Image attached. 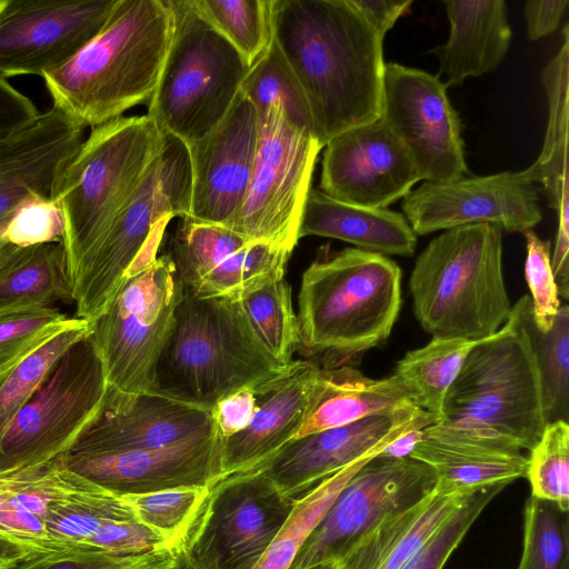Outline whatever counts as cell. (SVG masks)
Instances as JSON below:
<instances>
[{"label":"cell","instance_id":"cell-1","mask_svg":"<svg viewBox=\"0 0 569 569\" xmlns=\"http://www.w3.org/2000/svg\"><path fill=\"white\" fill-rule=\"evenodd\" d=\"M271 17L272 39L307 98L322 148L380 119L383 39L349 0H271Z\"/></svg>","mask_w":569,"mask_h":569},{"label":"cell","instance_id":"cell-2","mask_svg":"<svg viewBox=\"0 0 569 569\" xmlns=\"http://www.w3.org/2000/svg\"><path fill=\"white\" fill-rule=\"evenodd\" d=\"M172 31L167 0H117L101 30L43 77L52 107L79 126L94 128L149 102Z\"/></svg>","mask_w":569,"mask_h":569},{"label":"cell","instance_id":"cell-3","mask_svg":"<svg viewBox=\"0 0 569 569\" xmlns=\"http://www.w3.org/2000/svg\"><path fill=\"white\" fill-rule=\"evenodd\" d=\"M401 278L387 256L322 248L301 278L300 348L320 368L352 366L389 338L402 303Z\"/></svg>","mask_w":569,"mask_h":569},{"label":"cell","instance_id":"cell-4","mask_svg":"<svg viewBox=\"0 0 569 569\" xmlns=\"http://www.w3.org/2000/svg\"><path fill=\"white\" fill-rule=\"evenodd\" d=\"M530 296L505 325L476 341L451 383L437 423L531 450L547 425L530 318Z\"/></svg>","mask_w":569,"mask_h":569},{"label":"cell","instance_id":"cell-5","mask_svg":"<svg viewBox=\"0 0 569 569\" xmlns=\"http://www.w3.org/2000/svg\"><path fill=\"white\" fill-rule=\"evenodd\" d=\"M239 300L199 298L183 290L154 373L153 390L212 409L224 396L279 377Z\"/></svg>","mask_w":569,"mask_h":569},{"label":"cell","instance_id":"cell-6","mask_svg":"<svg viewBox=\"0 0 569 569\" xmlns=\"http://www.w3.org/2000/svg\"><path fill=\"white\" fill-rule=\"evenodd\" d=\"M413 312L432 337L479 341L508 320L502 232L489 224L443 230L418 256L409 278Z\"/></svg>","mask_w":569,"mask_h":569},{"label":"cell","instance_id":"cell-7","mask_svg":"<svg viewBox=\"0 0 569 569\" xmlns=\"http://www.w3.org/2000/svg\"><path fill=\"white\" fill-rule=\"evenodd\" d=\"M166 134L148 116L92 128L64 169L57 193L71 286L114 218L162 152Z\"/></svg>","mask_w":569,"mask_h":569},{"label":"cell","instance_id":"cell-8","mask_svg":"<svg viewBox=\"0 0 569 569\" xmlns=\"http://www.w3.org/2000/svg\"><path fill=\"white\" fill-rule=\"evenodd\" d=\"M190 192L187 146L167 134L162 152L72 286L76 318L94 321L108 309L127 276L157 258L166 224L173 217L188 214Z\"/></svg>","mask_w":569,"mask_h":569},{"label":"cell","instance_id":"cell-9","mask_svg":"<svg viewBox=\"0 0 569 569\" xmlns=\"http://www.w3.org/2000/svg\"><path fill=\"white\" fill-rule=\"evenodd\" d=\"M167 3L172 38L147 114L162 133L189 144L222 120L250 67L191 0Z\"/></svg>","mask_w":569,"mask_h":569},{"label":"cell","instance_id":"cell-10","mask_svg":"<svg viewBox=\"0 0 569 569\" xmlns=\"http://www.w3.org/2000/svg\"><path fill=\"white\" fill-rule=\"evenodd\" d=\"M90 332L71 346L0 437V476L42 467L63 455L100 412L108 393Z\"/></svg>","mask_w":569,"mask_h":569},{"label":"cell","instance_id":"cell-11","mask_svg":"<svg viewBox=\"0 0 569 569\" xmlns=\"http://www.w3.org/2000/svg\"><path fill=\"white\" fill-rule=\"evenodd\" d=\"M183 296L170 254L128 276L108 309L90 322L109 390L122 396L153 391L154 373Z\"/></svg>","mask_w":569,"mask_h":569},{"label":"cell","instance_id":"cell-12","mask_svg":"<svg viewBox=\"0 0 569 569\" xmlns=\"http://www.w3.org/2000/svg\"><path fill=\"white\" fill-rule=\"evenodd\" d=\"M258 120L251 179L240 207L223 227L248 242L264 241L292 251L322 146L277 106Z\"/></svg>","mask_w":569,"mask_h":569},{"label":"cell","instance_id":"cell-13","mask_svg":"<svg viewBox=\"0 0 569 569\" xmlns=\"http://www.w3.org/2000/svg\"><path fill=\"white\" fill-rule=\"evenodd\" d=\"M295 501L259 471L222 478L210 487L182 547L200 569H253Z\"/></svg>","mask_w":569,"mask_h":569},{"label":"cell","instance_id":"cell-14","mask_svg":"<svg viewBox=\"0 0 569 569\" xmlns=\"http://www.w3.org/2000/svg\"><path fill=\"white\" fill-rule=\"evenodd\" d=\"M435 486L436 476L428 465L377 455L346 483L290 569L338 565L379 523L417 506Z\"/></svg>","mask_w":569,"mask_h":569},{"label":"cell","instance_id":"cell-15","mask_svg":"<svg viewBox=\"0 0 569 569\" xmlns=\"http://www.w3.org/2000/svg\"><path fill=\"white\" fill-rule=\"evenodd\" d=\"M380 119L403 147L421 180L446 183L468 173L460 118L439 76L386 63Z\"/></svg>","mask_w":569,"mask_h":569},{"label":"cell","instance_id":"cell-16","mask_svg":"<svg viewBox=\"0 0 569 569\" xmlns=\"http://www.w3.org/2000/svg\"><path fill=\"white\" fill-rule=\"evenodd\" d=\"M117 0L0 1V76L44 77L103 27Z\"/></svg>","mask_w":569,"mask_h":569},{"label":"cell","instance_id":"cell-17","mask_svg":"<svg viewBox=\"0 0 569 569\" xmlns=\"http://www.w3.org/2000/svg\"><path fill=\"white\" fill-rule=\"evenodd\" d=\"M401 208L417 236L478 223L525 233L542 219L537 189L521 171L426 181L402 198Z\"/></svg>","mask_w":569,"mask_h":569},{"label":"cell","instance_id":"cell-18","mask_svg":"<svg viewBox=\"0 0 569 569\" xmlns=\"http://www.w3.org/2000/svg\"><path fill=\"white\" fill-rule=\"evenodd\" d=\"M437 422L428 411L409 405L292 439L250 471L261 472L281 493L298 499L356 460L380 453L403 432Z\"/></svg>","mask_w":569,"mask_h":569},{"label":"cell","instance_id":"cell-19","mask_svg":"<svg viewBox=\"0 0 569 569\" xmlns=\"http://www.w3.org/2000/svg\"><path fill=\"white\" fill-rule=\"evenodd\" d=\"M221 449L222 439L214 432L159 449L66 452L58 459L107 491L136 495L213 486L222 478Z\"/></svg>","mask_w":569,"mask_h":569},{"label":"cell","instance_id":"cell-20","mask_svg":"<svg viewBox=\"0 0 569 569\" xmlns=\"http://www.w3.org/2000/svg\"><path fill=\"white\" fill-rule=\"evenodd\" d=\"M410 157L381 119L347 130L326 146L320 189L362 208H387L420 181Z\"/></svg>","mask_w":569,"mask_h":569},{"label":"cell","instance_id":"cell-21","mask_svg":"<svg viewBox=\"0 0 569 569\" xmlns=\"http://www.w3.org/2000/svg\"><path fill=\"white\" fill-rule=\"evenodd\" d=\"M259 139L256 109L239 91L222 120L187 146L191 192L187 218L223 226L240 207Z\"/></svg>","mask_w":569,"mask_h":569},{"label":"cell","instance_id":"cell-22","mask_svg":"<svg viewBox=\"0 0 569 569\" xmlns=\"http://www.w3.org/2000/svg\"><path fill=\"white\" fill-rule=\"evenodd\" d=\"M214 432L212 409L154 390L122 397L108 389L100 412L66 452L159 449Z\"/></svg>","mask_w":569,"mask_h":569},{"label":"cell","instance_id":"cell-23","mask_svg":"<svg viewBox=\"0 0 569 569\" xmlns=\"http://www.w3.org/2000/svg\"><path fill=\"white\" fill-rule=\"evenodd\" d=\"M83 130L52 107L0 138V219L34 197L56 201L62 173L83 142Z\"/></svg>","mask_w":569,"mask_h":569},{"label":"cell","instance_id":"cell-24","mask_svg":"<svg viewBox=\"0 0 569 569\" xmlns=\"http://www.w3.org/2000/svg\"><path fill=\"white\" fill-rule=\"evenodd\" d=\"M320 370L312 360H295L261 387L249 426L222 440V478L253 470L297 437L311 408Z\"/></svg>","mask_w":569,"mask_h":569},{"label":"cell","instance_id":"cell-25","mask_svg":"<svg viewBox=\"0 0 569 569\" xmlns=\"http://www.w3.org/2000/svg\"><path fill=\"white\" fill-rule=\"evenodd\" d=\"M521 451L505 442L433 423L423 428V437L409 458L433 470L436 495L452 496L509 485L526 477L528 459Z\"/></svg>","mask_w":569,"mask_h":569},{"label":"cell","instance_id":"cell-26","mask_svg":"<svg viewBox=\"0 0 569 569\" xmlns=\"http://www.w3.org/2000/svg\"><path fill=\"white\" fill-rule=\"evenodd\" d=\"M450 23L448 41L430 51L439 60L445 86L461 84L469 77L491 72L510 47L511 28L503 0H446Z\"/></svg>","mask_w":569,"mask_h":569},{"label":"cell","instance_id":"cell-27","mask_svg":"<svg viewBox=\"0 0 569 569\" xmlns=\"http://www.w3.org/2000/svg\"><path fill=\"white\" fill-rule=\"evenodd\" d=\"M299 240L319 236L346 241L380 254L413 256L417 234L402 213L362 208L310 189L299 227Z\"/></svg>","mask_w":569,"mask_h":569},{"label":"cell","instance_id":"cell-28","mask_svg":"<svg viewBox=\"0 0 569 569\" xmlns=\"http://www.w3.org/2000/svg\"><path fill=\"white\" fill-rule=\"evenodd\" d=\"M91 485L58 458L39 468L0 476V533L41 552L62 550L49 538V511L58 500Z\"/></svg>","mask_w":569,"mask_h":569},{"label":"cell","instance_id":"cell-29","mask_svg":"<svg viewBox=\"0 0 569 569\" xmlns=\"http://www.w3.org/2000/svg\"><path fill=\"white\" fill-rule=\"evenodd\" d=\"M409 405H413L410 393L395 373L376 379L353 366L321 368L311 408L296 438Z\"/></svg>","mask_w":569,"mask_h":569},{"label":"cell","instance_id":"cell-30","mask_svg":"<svg viewBox=\"0 0 569 569\" xmlns=\"http://www.w3.org/2000/svg\"><path fill=\"white\" fill-rule=\"evenodd\" d=\"M542 84L548 99L545 142L537 160L522 170L531 183L540 184L549 207L557 211L558 223L569 222L568 91L569 26L562 29V44L543 68Z\"/></svg>","mask_w":569,"mask_h":569},{"label":"cell","instance_id":"cell-31","mask_svg":"<svg viewBox=\"0 0 569 569\" xmlns=\"http://www.w3.org/2000/svg\"><path fill=\"white\" fill-rule=\"evenodd\" d=\"M72 301L63 242L18 248L0 264V306Z\"/></svg>","mask_w":569,"mask_h":569},{"label":"cell","instance_id":"cell-32","mask_svg":"<svg viewBox=\"0 0 569 569\" xmlns=\"http://www.w3.org/2000/svg\"><path fill=\"white\" fill-rule=\"evenodd\" d=\"M476 341L432 337L423 347L408 351L393 373L401 380L415 406L440 421L446 395Z\"/></svg>","mask_w":569,"mask_h":569},{"label":"cell","instance_id":"cell-33","mask_svg":"<svg viewBox=\"0 0 569 569\" xmlns=\"http://www.w3.org/2000/svg\"><path fill=\"white\" fill-rule=\"evenodd\" d=\"M379 453L365 456L296 499L287 521L253 569H290L305 541L351 477Z\"/></svg>","mask_w":569,"mask_h":569},{"label":"cell","instance_id":"cell-34","mask_svg":"<svg viewBox=\"0 0 569 569\" xmlns=\"http://www.w3.org/2000/svg\"><path fill=\"white\" fill-rule=\"evenodd\" d=\"M291 252L264 241L248 242L187 292L199 298L239 299L249 291L282 279Z\"/></svg>","mask_w":569,"mask_h":569},{"label":"cell","instance_id":"cell-35","mask_svg":"<svg viewBox=\"0 0 569 569\" xmlns=\"http://www.w3.org/2000/svg\"><path fill=\"white\" fill-rule=\"evenodd\" d=\"M240 92L253 106L258 118L277 106L290 122L315 136L307 98L273 39L249 68Z\"/></svg>","mask_w":569,"mask_h":569},{"label":"cell","instance_id":"cell-36","mask_svg":"<svg viewBox=\"0 0 569 569\" xmlns=\"http://www.w3.org/2000/svg\"><path fill=\"white\" fill-rule=\"evenodd\" d=\"M237 300L269 353L280 365L290 366L301 341L291 289L284 278L249 291Z\"/></svg>","mask_w":569,"mask_h":569},{"label":"cell","instance_id":"cell-37","mask_svg":"<svg viewBox=\"0 0 569 569\" xmlns=\"http://www.w3.org/2000/svg\"><path fill=\"white\" fill-rule=\"evenodd\" d=\"M248 241L232 230L214 223L180 218L171 256L184 291L200 281Z\"/></svg>","mask_w":569,"mask_h":569},{"label":"cell","instance_id":"cell-38","mask_svg":"<svg viewBox=\"0 0 569 569\" xmlns=\"http://www.w3.org/2000/svg\"><path fill=\"white\" fill-rule=\"evenodd\" d=\"M90 328L89 321L80 319L29 353L0 379V437L16 413L44 382L58 360L86 337Z\"/></svg>","mask_w":569,"mask_h":569},{"label":"cell","instance_id":"cell-39","mask_svg":"<svg viewBox=\"0 0 569 569\" xmlns=\"http://www.w3.org/2000/svg\"><path fill=\"white\" fill-rule=\"evenodd\" d=\"M196 9L251 64L272 41L271 0H191Z\"/></svg>","mask_w":569,"mask_h":569},{"label":"cell","instance_id":"cell-40","mask_svg":"<svg viewBox=\"0 0 569 569\" xmlns=\"http://www.w3.org/2000/svg\"><path fill=\"white\" fill-rule=\"evenodd\" d=\"M530 331L537 353L543 415L547 423L569 421V307L560 303L552 327L537 329L531 315Z\"/></svg>","mask_w":569,"mask_h":569},{"label":"cell","instance_id":"cell-41","mask_svg":"<svg viewBox=\"0 0 569 569\" xmlns=\"http://www.w3.org/2000/svg\"><path fill=\"white\" fill-rule=\"evenodd\" d=\"M79 320L53 307L0 306V379L29 353Z\"/></svg>","mask_w":569,"mask_h":569},{"label":"cell","instance_id":"cell-42","mask_svg":"<svg viewBox=\"0 0 569 569\" xmlns=\"http://www.w3.org/2000/svg\"><path fill=\"white\" fill-rule=\"evenodd\" d=\"M517 569H569V512L530 495L525 506L523 547Z\"/></svg>","mask_w":569,"mask_h":569},{"label":"cell","instance_id":"cell-43","mask_svg":"<svg viewBox=\"0 0 569 569\" xmlns=\"http://www.w3.org/2000/svg\"><path fill=\"white\" fill-rule=\"evenodd\" d=\"M209 491L210 487H187L122 496L137 520L157 532L167 547L180 548Z\"/></svg>","mask_w":569,"mask_h":569},{"label":"cell","instance_id":"cell-44","mask_svg":"<svg viewBox=\"0 0 569 569\" xmlns=\"http://www.w3.org/2000/svg\"><path fill=\"white\" fill-rule=\"evenodd\" d=\"M531 496L555 502L569 511V425L547 423L540 440L527 457Z\"/></svg>","mask_w":569,"mask_h":569},{"label":"cell","instance_id":"cell-45","mask_svg":"<svg viewBox=\"0 0 569 569\" xmlns=\"http://www.w3.org/2000/svg\"><path fill=\"white\" fill-rule=\"evenodd\" d=\"M181 548L162 547L136 556L69 548L36 553L16 569H170Z\"/></svg>","mask_w":569,"mask_h":569},{"label":"cell","instance_id":"cell-46","mask_svg":"<svg viewBox=\"0 0 569 569\" xmlns=\"http://www.w3.org/2000/svg\"><path fill=\"white\" fill-rule=\"evenodd\" d=\"M507 486L499 483L471 492L403 569H443L485 508Z\"/></svg>","mask_w":569,"mask_h":569},{"label":"cell","instance_id":"cell-47","mask_svg":"<svg viewBox=\"0 0 569 569\" xmlns=\"http://www.w3.org/2000/svg\"><path fill=\"white\" fill-rule=\"evenodd\" d=\"M523 234L527 241L525 276L531 293L532 318L537 329L547 332L560 307L551 268L550 241L541 239L533 230Z\"/></svg>","mask_w":569,"mask_h":569},{"label":"cell","instance_id":"cell-48","mask_svg":"<svg viewBox=\"0 0 569 569\" xmlns=\"http://www.w3.org/2000/svg\"><path fill=\"white\" fill-rule=\"evenodd\" d=\"M64 221L54 200L34 197L23 201L12 212L3 240L19 248L61 242Z\"/></svg>","mask_w":569,"mask_h":569},{"label":"cell","instance_id":"cell-49","mask_svg":"<svg viewBox=\"0 0 569 569\" xmlns=\"http://www.w3.org/2000/svg\"><path fill=\"white\" fill-rule=\"evenodd\" d=\"M253 388H241L221 398L212 408L213 423L218 436L224 440L246 429L257 408Z\"/></svg>","mask_w":569,"mask_h":569},{"label":"cell","instance_id":"cell-50","mask_svg":"<svg viewBox=\"0 0 569 569\" xmlns=\"http://www.w3.org/2000/svg\"><path fill=\"white\" fill-rule=\"evenodd\" d=\"M39 114L34 103L0 76V138L23 129Z\"/></svg>","mask_w":569,"mask_h":569},{"label":"cell","instance_id":"cell-51","mask_svg":"<svg viewBox=\"0 0 569 569\" xmlns=\"http://www.w3.org/2000/svg\"><path fill=\"white\" fill-rule=\"evenodd\" d=\"M567 0H530L525 3L523 14L530 40H539L555 32L567 10Z\"/></svg>","mask_w":569,"mask_h":569},{"label":"cell","instance_id":"cell-52","mask_svg":"<svg viewBox=\"0 0 569 569\" xmlns=\"http://www.w3.org/2000/svg\"><path fill=\"white\" fill-rule=\"evenodd\" d=\"M377 34L383 39L396 21L410 11L411 0H349Z\"/></svg>","mask_w":569,"mask_h":569},{"label":"cell","instance_id":"cell-53","mask_svg":"<svg viewBox=\"0 0 569 569\" xmlns=\"http://www.w3.org/2000/svg\"><path fill=\"white\" fill-rule=\"evenodd\" d=\"M40 552L32 546L0 533V569H16L21 562Z\"/></svg>","mask_w":569,"mask_h":569},{"label":"cell","instance_id":"cell-54","mask_svg":"<svg viewBox=\"0 0 569 569\" xmlns=\"http://www.w3.org/2000/svg\"><path fill=\"white\" fill-rule=\"evenodd\" d=\"M422 437L423 428L410 429L386 446L379 455L387 458H409Z\"/></svg>","mask_w":569,"mask_h":569},{"label":"cell","instance_id":"cell-55","mask_svg":"<svg viewBox=\"0 0 569 569\" xmlns=\"http://www.w3.org/2000/svg\"><path fill=\"white\" fill-rule=\"evenodd\" d=\"M11 214L0 219V264L19 248L3 240V233Z\"/></svg>","mask_w":569,"mask_h":569},{"label":"cell","instance_id":"cell-56","mask_svg":"<svg viewBox=\"0 0 569 569\" xmlns=\"http://www.w3.org/2000/svg\"><path fill=\"white\" fill-rule=\"evenodd\" d=\"M170 569H200L191 557L187 553L183 547L180 549L174 563Z\"/></svg>","mask_w":569,"mask_h":569},{"label":"cell","instance_id":"cell-57","mask_svg":"<svg viewBox=\"0 0 569 569\" xmlns=\"http://www.w3.org/2000/svg\"><path fill=\"white\" fill-rule=\"evenodd\" d=\"M338 565H318L309 569H335Z\"/></svg>","mask_w":569,"mask_h":569},{"label":"cell","instance_id":"cell-58","mask_svg":"<svg viewBox=\"0 0 569 569\" xmlns=\"http://www.w3.org/2000/svg\"><path fill=\"white\" fill-rule=\"evenodd\" d=\"M335 569H338V566Z\"/></svg>","mask_w":569,"mask_h":569}]
</instances>
